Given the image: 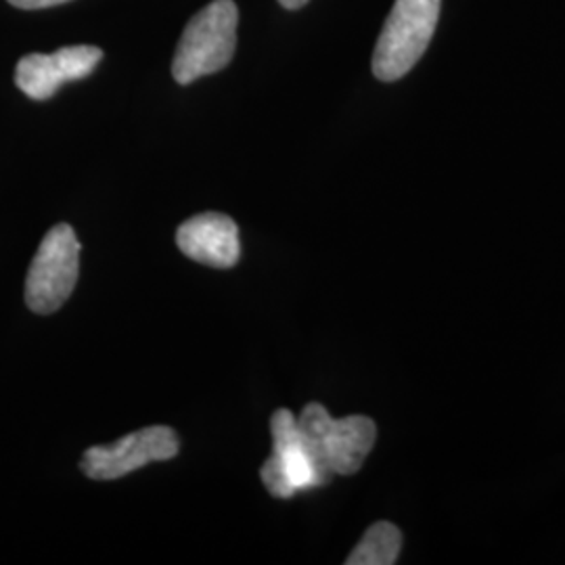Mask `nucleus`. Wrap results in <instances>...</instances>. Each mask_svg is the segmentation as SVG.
Wrapping results in <instances>:
<instances>
[{
	"label": "nucleus",
	"instance_id": "9d476101",
	"mask_svg": "<svg viewBox=\"0 0 565 565\" xmlns=\"http://www.w3.org/2000/svg\"><path fill=\"white\" fill-rule=\"evenodd\" d=\"M13 7L18 9H46V7H55V4H63V2H70V0H9Z\"/></svg>",
	"mask_w": 565,
	"mask_h": 565
},
{
	"label": "nucleus",
	"instance_id": "0eeeda50",
	"mask_svg": "<svg viewBox=\"0 0 565 565\" xmlns=\"http://www.w3.org/2000/svg\"><path fill=\"white\" fill-rule=\"evenodd\" d=\"M270 431L273 455L260 469V478L268 492L277 499H289L300 490L317 488L294 413L287 408L277 411L270 419Z\"/></svg>",
	"mask_w": 565,
	"mask_h": 565
},
{
	"label": "nucleus",
	"instance_id": "39448f33",
	"mask_svg": "<svg viewBox=\"0 0 565 565\" xmlns=\"http://www.w3.org/2000/svg\"><path fill=\"white\" fill-rule=\"evenodd\" d=\"M179 455V436L166 425L145 427L116 445L93 446L84 452L81 469L90 480H118L147 463L170 461Z\"/></svg>",
	"mask_w": 565,
	"mask_h": 565
},
{
	"label": "nucleus",
	"instance_id": "7ed1b4c3",
	"mask_svg": "<svg viewBox=\"0 0 565 565\" xmlns=\"http://www.w3.org/2000/svg\"><path fill=\"white\" fill-rule=\"evenodd\" d=\"M443 0H396L373 53V74L382 82L406 76L424 57L440 20Z\"/></svg>",
	"mask_w": 565,
	"mask_h": 565
},
{
	"label": "nucleus",
	"instance_id": "6e6552de",
	"mask_svg": "<svg viewBox=\"0 0 565 565\" xmlns=\"http://www.w3.org/2000/svg\"><path fill=\"white\" fill-rule=\"evenodd\" d=\"M182 254L212 268H231L239 260V228L231 216L207 212L189 218L177 233Z\"/></svg>",
	"mask_w": 565,
	"mask_h": 565
},
{
	"label": "nucleus",
	"instance_id": "9b49d317",
	"mask_svg": "<svg viewBox=\"0 0 565 565\" xmlns=\"http://www.w3.org/2000/svg\"><path fill=\"white\" fill-rule=\"evenodd\" d=\"M279 2H281V7H285V9L296 11V9H302L308 0H279Z\"/></svg>",
	"mask_w": 565,
	"mask_h": 565
},
{
	"label": "nucleus",
	"instance_id": "f03ea898",
	"mask_svg": "<svg viewBox=\"0 0 565 565\" xmlns=\"http://www.w3.org/2000/svg\"><path fill=\"white\" fill-rule=\"evenodd\" d=\"M237 23L239 9L233 0H214L193 15L172 61L174 81L191 84L226 67L235 55Z\"/></svg>",
	"mask_w": 565,
	"mask_h": 565
},
{
	"label": "nucleus",
	"instance_id": "20e7f679",
	"mask_svg": "<svg viewBox=\"0 0 565 565\" xmlns=\"http://www.w3.org/2000/svg\"><path fill=\"white\" fill-rule=\"evenodd\" d=\"M81 270V242L70 224H55L41 242L25 279V303L36 315L57 312Z\"/></svg>",
	"mask_w": 565,
	"mask_h": 565
},
{
	"label": "nucleus",
	"instance_id": "423d86ee",
	"mask_svg": "<svg viewBox=\"0 0 565 565\" xmlns=\"http://www.w3.org/2000/svg\"><path fill=\"white\" fill-rule=\"evenodd\" d=\"M103 60L99 46H63L53 55L30 53L21 57L15 70V84L34 102L51 99L65 82L82 81L95 72Z\"/></svg>",
	"mask_w": 565,
	"mask_h": 565
},
{
	"label": "nucleus",
	"instance_id": "1a4fd4ad",
	"mask_svg": "<svg viewBox=\"0 0 565 565\" xmlns=\"http://www.w3.org/2000/svg\"><path fill=\"white\" fill-rule=\"evenodd\" d=\"M403 548L401 530L390 522H377L364 532L363 541L345 559L348 565H392Z\"/></svg>",
	"mask_w": 565,
	"mask_h": 565
},
{
	"label": "nucleus",
	"instance_id": "f257e3e1",
	"mask_svg": "<svg viewBox=\"0 0 565 565\" xmlns=\"http://www.w3.org/2000/svg\"><path fill=\"white\" fill-rule=\"evenodd\" d=\"M298 431L317 486L329 484L333 476L356 473L377 440L373 419L363 415L333 419L319 403L303 406Z\"/></svg>",
	"mask_w": 565,
	"mask_h": 565
}]
</instances>
